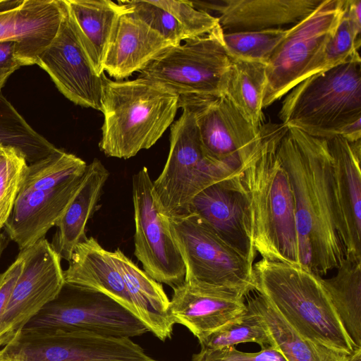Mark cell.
<instances>
[{
  "instance_id": "6da1fadb",
  "label": "cell",
  "mask_w": 361,
  "mask_h": 361,
  "mask_svg": "<svg viewBox=\"0 0 361 361\" xmlns=\"http://www.w3.org/2000/svg\"><path fill=\"white\" fill-rule=\"evenodd\" d=\"M290 184L300 264L322 276L345 257L336 223L333 165L326 139L288 128L277 149Z\"/></svg>"
},
{
  "instance_id": "7a4b0ae2",
  "label": "cell",
  "mask_w": 361,
  "mask_h": 361,
  "mask_svg": "<svg viewBox=\"0 0 361 361\" xmlns=\"http://www.w3.org/2000/svg\"><path fill=\"white\" fill-rule=\"evenodd\" d=\"M286 130L282 124L262 126L260 149L239 178L247 200L256 252L269 261L301 266L292 190L277 154Z\"/></svg>"
},
{
  "instance_id": "3957f363",
  "label": "cell",
  "mask_w": 361,
  "mask_h": 361,
  "mask_svg": "<svg viewBox=\"0 0 361 361\" xmlns=\"http://www.w3.org/2000/svg\"><path fill=\"white\" fill-rule=\"evenodd\" d=\"M255 291L301 336L350 354L346 334L322 281L310 269L262 258L254 263Z\"/></svg>"
},
{
  "instance_id": "277c9868",
  "label": "cell",
  "mask_w": 361,
  "mask_h": 361,
  "mask_svg": "<svg viewBox=\"0 0 361 361\" xmlns=\"http://www.w3.org/2000/svg\"><path fill=\"white\" fill-rule=\"evenodd\" d=\"M178 102V94L159 83L114 81L104 74L101 151L127 159L150 148L173 123Z\"/></svg>"
},
{
  "instance_id": "5b68a950",
  "label": "cell",
  "mask_w": 361,
  "mask_h": 361,
  "mask_svg": "<svg viewBox=\"0 0 361 361\" xmlns=\"http://www.w3.org/2000/svg\"><path fill=\"white\" fill-rule=\"evenodd\" d=\"M279 117L286 128H295L312 137L342 136L361 120L359 52L293 87L283 100Z\"/></svg>"
},
{
  "instance_id": "8992f818",
  "label": "cell",
  "mask_w": 361,
  "mask_h": 361,
  "mask_svg": "<svg viewBox=\"0 0 361 361\" xmlns=\"http://www.w3.org/2000/svg\"><path fill=\"white\" fill-rule=\"evenodd\" d=\"M181 109V116L171 126L168 159L153 181L161 212L167 217L187 214L200 192L240 173L207 155L194 114L187 108Z\"/></svg>"
},
{
  "instance_id": "52a82bcc",
  "label": "cell",
  "mask_w": 361,
  "mask_h": 361,
  "mask_svg": "<svg viewBox=\"0 0 361 361\" xmlns=\"http://www.w3.org/2000/svg\"><path fill=\"white\" fill-rule=\"evenodd\" d=\"M184 261L185 280L240 298L256 289L253 265L194 213L166 216Z\"/></svg>"
},
{
  "instance_id": "ba28073f",
  "label": "cell",
  "mask_w": 361,
  "mask_h": 361,
  "mask_svg": "<svg viewBox=\"0 0 361 361\" xmlns=\"http://www.w3.org/2000/svg\"><path fill=\"white\" fill-rule=\"evenodd\" d=\"M219 25L211 32L170 47L139 72L180 95L225 94L231 61Z\"/></svg>"
},
{
  "instance_id": "9c48e42d",
  "label": "cell",
  "mask_w": 361,
  "mask_h": 361,
  "mask_svg": "<svg viewBox=\"0 0 361 361\" xmlns=\"http://www.w3.org/2000/svg\"><path fill=\"white\" fill-rule=\"evenodd\" d=\"M11 361H159L130 338L61 329H23L0 348Z\"/></svg>"
},
{
  "instance_id": "30bf717a",
  "label": "cell",
  "mask_w": 361,
  "mask_h": 361,
  "mask_svg": "<svg viewBox=\"0 0 361 361\" xmlns=\"http://www.w3.org/2000/svg\"><path fill=\"white\" fill-rule=\"evenodd\" d=\"M345 0H323L288 32L266 64L263 109L270 106L303 79L319 56L343 15Z\"/></svg>"
},
{
  "instance_id": "8fae6325",
  "label": "cell",
  "mask_w": 361,
  "mask_h": 361,
  "mask_svg": "<svg viewBox=\"0 0 361 361\" xmlns=\"http://www.w3.org/2000/svg\"><path fill=\"white\" fill-rule=\"evenodd\" d=\"M178 106L194 114L210 159L240 173L257 157L261 128L253 127L226 96L180 95Z\"/></svg>"
},
{
  "instance_id": "7c38bea8",
  "label": "cell",
  "mask_w": 361,
  "mask_h": 361,
  "mask_svg": "<svg viewBox=\"0 0 361 361\" xmlns=\"http://www.w3.org/2000/svg\"><path fill=\"white\" fill-rule=\"evenodd\" d=\"M23 329H61L130 338L147 331L132 313L109 297L66 283L58 297Z\"/></svg>"
},
{
  "instance_id": "4fadbf2b",
  "label": "cell",
  "mask_w": 361,
  "mask_h": 361,
  "mask_svg": "<svg viewBox=\"0 0 361 361\" xmlns=\"http://www.w3.org/2000/svg\"><path fill=\"white\" fill-rule=\"evenodd\" d=\"M134 208V255L153 279L172 288L185 281L186 269L166 216L160 210L148 169L132 180Z\"/></svg>"
},
{
  "instance_id": "5bb4252c",
  "label": "cell",
  "mask_w": 361,
  "mask_h": 361,
  "mask_svg": "<svg viewBox=\"0 0 361 361\" xmlns=\"http://www.w3.org/2000/svg\"><path fill=\"white\" fill-rule=\"evenodd\" d=\"M20 252L22 271L0 319V348L56 298L65 285L61 258L47 239Z\"/></svg>"
},
{
  "instance_id": "9a60e30c",
  "label": "cell",
  "mask_w": 361,
  "mask_h": 361,
  "mask_svg": "<svg viewBox=\"0 0 361 361\" xmlns=\"http://www.w3.org/2000/svg\"><path fill=\"white\" fill-rule=\"evenodd\" d=\"M63 14L56 36L38 57L59 91L75 104L102 111L103 75H99L82 36L63 0Z\"/></svg>"
},
{
  "instance_id": "2e32d148",
  "label": "cell",
  "mask_w": 361,
  "mask_h": 361,
  "mask_svg": "<svg viewBox=\"0 0 361 361\" xmlns=\"http://www.w3.org/2000/svg\"><path fill=\"white\" fill-rule=\"evenodd\" d=\"M326 140L332 159L338 234L345 258L361 261L360 140L350 142L341 135Z\"/></svg>"
},
{
  "instance_id": "e0dca14e",
  "label": "cell",
  "mask_w": 361,
  "mask_h": 361,
  "mask_svg": "<svg viewBox=\"0 0 361 361\" xmlns=\"http://www.w3.org/2000/svg\"><path fill=\"white\" fill-rule=\"evenodd\" d=\"M204 220L227 245L254 264L247 200L239 175L214 183L192 200L188 212Z\"/></svg>"
},
{
  "instance_id": "ac0fdd59",
  "label": "cell",
  "mask_w": 361,
  "mask_h": 361,
  "mask_svg": "<svg viewBox=\"0 0 361 361\" xmlns=\"http://www.w3.org/2000/svg\"><path fill=\"white\" fill-rule=\"evenodd\" d=\"M63 14V0H0V42L16 43L21 66L37 64L58 32Z\"/></svg>"
},
{
  "instance_id": "d6986e66",
  "label": "cell",
  "mask_w": 361,
  "mask_h": 361,
  "mask_svg": "<svg viewBox=\"0 0 361 361\" xmlns=\"http://www.w3.org/2000/svg\"><path fill=\"white\" fill-rule=\"evenodd\" d=\"M169 314L199 341L247 311L245 298L185 280L173 288Z\"/></svg>"
},
{
  "instance_id": "ffe728a7",
  "label": "cell",
  "mask_w": 361,
  "mask_h": 361,
  "mask_svg": "<svg viewBox=\"0 0 361 361\" xmlns=\"http://www.w3.org/2000/svg\"><path fill=\"white\" fill-rule=\"evenodd\" d=\"M87 171V170H86ZM84 176L49 190L20 191L4 226L20 251L45 238L82 186Z\"/></svg>"
},
{
  "instance_id": "44dd1931",
  "label": "cell",
  "mask_w": 361,
  "mask_h": 361,
  "mask_svg": "<svg viewBox=\"0 0 361 361\" xmlns=\"http://www.w3.org/2000/svg\"><path fill=\"white\" fill-rule=\"evenodd\" d=\"M323 0H214L192 1L199 9L218 14L224 32L283 28L295 25Z\"/></svg>"
},
{
  "instance_id": "7402d4cb",
  "label": "cell",
  "mask_w": 361,
  "mask_h": 361,
  "mask_svg": "<svg viewBox=\"0 0 361 361\" xmlns=\"http://www.w3.org/2000/svg\"><path fill=\"white\" fill-rule=\"evenodd\" d=\"M172 46L174 45L171 42L125 8L107 50L104 72L121 81L140 72Z\"/></svg>"
},
{
  "instance_id": "603a6c76",
  "label": "cell",
  "mask_w": 361,
  "mask_h": 361,
  "mask_svg": "<svg viewBox=\"0 0 361 361\" xmlns=\"http://www.w3.org/2000/svg\"><path fill=\"white\" fill-rule=\"evenodd\" d=\"M63 270L65 283L104 294L135 317V309L111 255L94 237L75 247Z\"/></svg>"
},
{
  "instance_id": "cb8c5ba5",
  "label": "cell",
  "mask_w": 361,
  "mask_h": 361,
  "mask_svg": "<svg viewBox=\"0 0 361 361\" xmlns=\"http://www.w3.org/2000/svg\"><path fill=\"white\" fill-rule=\"evenodd\" d=\"M111 257L124 281L135 309V317L159 340L171 338L174 322L169 314V302L161 283L137 266L120 249Z\"/></svg>"
},
{
  "instance_id": "d4e9b609",
  "label": "cell",
  "mask_w": 361,
  "mask_h": 361,
  "mask_svg": "<svg viewBox=\"0 0 361 361\" xmlns=\"http://www.w3.org/2000/svg\"><path fill=\"white\" fill-rule=\"evenodd\" d=\"M109 172L97 159L87 164L85 180L55 226L51 243L61 259L69 262L73 251L87 237L86 225L94 214Z\"/></svg>"
},
{
  "instance_id": "484cf974",
  "label": "cell",
  "mask_w": 361,
  "mask_h": 361,
  "mask_svg": "<svg viewBox=\"0 0 361 361\" xmlns=\"http://www.w3.org/2000/svg\"><path fill=\"white\" fill-rule=\"evenodd\" d=\"M77 25L97 73L103 64L123 6L110 0H64Z\"/></svg>"
},
{
  "instance_id": "4316f807",
  "label": "cell",
  "mask_w": 361,
  "mask_h": 361,
  "mask_svg": "<svg viewBox=\"0 0 361 361\" xmlns=\"http://www.w3.org/2000/svg\"><path fill=\"white\" fill-rule=\"evenodd\" d=\"M246 305L261 317L271 345L286 361H348V354L314 343L298 334L259 293L250 297Z\"/></svg>"
},
{
  "instance_id": "83f0119b",
  "label": "cell",
  "mask_w": 361,
  "mask_h": 361,
  "mask_svg": "<svg viewBox=\"0 0 361 361\" xmlns=\"http://www.w3.org/2000/svg\"><path fill=\"white\" fill-rule=\"evenodd\" d=\"M337 273L322 281L355 348H361V261L344 257Z\"/></svg>"
},
{
  "instance_id": "f1b7e54d",
  "label": "cell",
  "mask_w": 361,
  "mask_h": 361,
  "mask_svg": "<svg viewBox=\"0 0 361 361\" xmlns=\"http://www.w3.org/2000/svg\"><path fill=\"white\" fill-rule=\"evenodd\" d=\"M230 58L231 64L224 96L253 127L260 129L264 125L266 64Z\"/></svg>"
},
{
  "instance_id": "f546056e",
  "label": "cell",
  "mask_w": 361,
  "mask_h": 361,
  "mask_svg": "<svg viewBox=\"0 0 361 361\" xmlns=\"http://www.w3.org/2000/svg\"><path fill=\"white\" fill-rule=\"evenodd\" d=\"M0 145L21 151L28 164L47 156L57 147L34 130L0 92Z\"/></svg>"
},
{
  "instance_id": "4dcf8cb0",
  "label": "cell",
  "mask_w": 361,
  "mask_h": 361,
  "mask_svg": "<svg viewBox=\"0 0 361 361\" xmlns=\"http://www.w3.org/2000/svg\"><path fill=\"white\" fill-rule=\"evenodd\" d=\"M87 166L80 157L57 148L44 158L28 164L20 191L54 188L84 176Z\"/></svg>"
},
{
  "instance_id": "1f68e13d",
  "label": "cell",
  "mask_w": 361,
  "mask_h": 361,
  "mask_svg": "<svg viewBox=\"0 0 361 361\" xmlns=\"http://www.w3.org/2000/svg\"><path fill=\"white\" fill-rule=\"evenodd\" d=\"M247 311L200 342L201 350H215L241 343H256L261 348L271 345L261 317L247 305Z\"/></svg>"
},
{
  "instance_id": "d6a6232c",
  "label": "cell",
  "mask_w": 361,
  "mask_h": 361,
  "mask_svg": "<svg viewBox=\"0 0 361 361\" xmlns=\"http://www.w3.org/2000/svg\"><path fill=\"white\" fill-rule=\"evenodd\" d=\"M288 32V28L223 32L222 37L231 57L267 64Z\"/></svg>"
},
{
  "instance_id": "836d02e7",
  "label": "cell",
  "mask_w": 361,
  "mask_h": 361,
  "mask_svg": "<svg viewBox=\"0 0 361 361\" xmlns=\"http://www.w3.org/2000/svg\"><path fill=\"white\" fill-rule=\"evenodd\" d=\"M28 162L23 153L5 147L0 155V228L8 220L25 182Z\"/></svg>"
},
{
  "instance_id": "e575fe53",
  "label": "cell",
  "mask_w": 361,
  "mask_h": 361,
  "mask_svg": "<svg viewBox=\"0 0 361 361\" xmlns=\"http://www.w3.org/2000/svg\"><path fill=\"white\" fill-rule=\"evenodd\" d=\"M360 46V35L351 25L344 7L343 15L332 36L319 56L308 67L302 80L312 75L348 61L358 52Z\"/></svg>"
},
{
  "instance_id": "d590c367",
  "label": "cell",
  "mask_w": 361,
  "mask_h": 361,
  "mask_svg": "<svg viewBox=\"0 0 361 361\" xmlns=\"http://www.w3.org/2000/svg\"><path fill=\"white\" fill-rule=\"evenodd\" d=\"M118 3L129 13L145 23L173 45L188 39L184 28L177 19L153 1H118Z\"/></svg>"
},
{
  "instance_id": "8d00e7d4",
  "label": "cell",
  "mask_w": 361,
  "mask_h": 361,
  "mask_svg": "<svg viewBox=\"0 0 361 361\" xmlns=\"http://www.w3.org/2000/svg\"><path fill=\"white\" fill-rule=\"evenodd\" d=\"M153 2L177 19L188 39L208 34L219 25L216 16L195 8L190 1L159 0Z\"/></svg>"
},
{
  "instance_id": "74e56055",
  "label": "cell",
  "mask_w": 361,
  "mask_h": 361,
  "mask_svg": "<svg viewBox=\"0 0 361 361\" xmlns=\"http://www.w3.org/2000/svg\"><path fill=\"white\" fill-rule=\"evenodd\" d=\"M192 361H286L273 346L262 348L257 353H244L234 346L215 350H201L193 355Z\"/></svg>"
},
{
  "instance_id": "f35d334b",
  "label": "cell",
  "mask_w": 361,
  "mask_h": 361,
  "mask_svg": "<svg viewBox=\"0 0 361 361\" xmlns=\"http://www.w3.org/2000/svg\"><path fill=\"white\" fill-rule=\"evenodd\" d=\"M23 265V255L19 252L16 259L0 274V319L8 302L13 287L21 273Z\"/></svg>"
},
{
  "instance_id": "ab89813d",
  "label": "cell",
  "mask_w": 361,
  "mask_h": 361,
  "mask_svg": "<svg viewBox=\"0 0 361 361\" xmlns=\"http://www.w3.org/2000/svg\"><path fill=\"white\" fill-rule=\"evenodd\" d=\"M21 66L16 56V43L0 42V92L9 76Z\"/></svg>"
},
{
  "instance_id": "60d3db41",
  "label": "cell",
  "mask_w": 361,
  "mask_h": 361,
  "mask_svg": "<svg viewBox=\"0 0 361 361\" xmlns=\"http://www.w3.org/2000/svg\"><path fill=\"white\" fill-rule=\"evenodd\" d=\"M345 13L355 31L360 35L361 1L345 0Z\"/></svg>"
},
{
  "instance_id": "b9f144b4",
  "label": "cell",
  "mask_w": 361,
  "mask_h": 361,
  "mask_svg": "<svg viewBox=\"0 0 361 361\" xmlns=\"http://www.w3.org/2000/svg\"><path fill=\"white\" fill-rule=\"evenodd\" d=\"M348 361H361V348H355L348 355Z\"/></svg>"
},
{
  "instance_id": "7bdbcfd3",
  "label": "cell",
  "mask_w": 361,
  "mask_h": 361,
  "mask_svg": "<svg viewBox=\"0 0 361 361\" xmlns=\"http://www.w3.org/2000/svg\"><path fill=\"white\" fill-rule=\"evenodd\" d=\"M1 228H0V253L2 254L4 250L6 247L7 240L6 236L3 233H1Z\"/></svg>"
},
{
  "instance_id": "ee69618b",
  "label": "cell",
  "mask_w": 361,
  "mask_h": 361,
  "mask_svg": "<svg viewBox=\"0 0 361 361\" xmlns=\"http://www.w3.org/2000/svg\"><path fill=\"white\" fill-rule=\"evenodd\" d=\"M5 147L6 146L0 145V155L3 153Z\"/></svg>"
},
{
  "instance_id": "f6af8a7d",
  "label": "cell",
  "mask_w": 361,
  "mask_h": 361,
  "mask_svg": "<svg viewBox=\"0 0 361 361\" xmlns=\"http://www.w3.org/2000/svg\"><path fill=\"white\" fill-rule=\"evenodd\" d=\"M0 361H11V360L0 357Z\"/></svg>"
},
{
  "instance_id": "bcb514c9",
  "label": "cell",
  "mask_w": 361,
  "mask_h": 361,
  "mask_svg": "<svg viewBox=\"0 0 361 361\" xmlns=\"http://www.w3.org/2000/svg\"><path fill=\"white\" fill-rule=\"evenodd\" d=\"M1 253H0V257H1Z\"/></svg>"
}]
</instances>
